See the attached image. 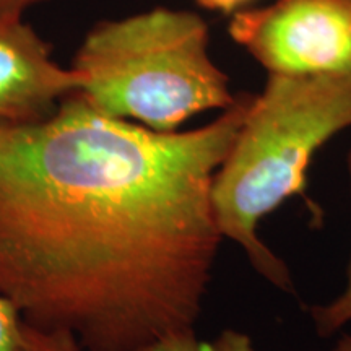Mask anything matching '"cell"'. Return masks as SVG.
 Here are the masks:
<instances>
[{"mask_svg": "<svg viewBox=\"0 0 351 351\" xmlns=\"http://www.w3.org/2000/svg\"><path fill=\"white\" fill-rule=\"evenodd\" d=\"M70 69L77 93L119 119L160 132L236 101L230 77L210 54V28L199 13L155 7L103 20L86 33Z\"/></svg>", "mask_w": 351, "mask_h": 351, "instance_id": "3957f363", "label": "cell"}, {"mask_svg": "<svg viewBox=\"0 0 351 351\" xmlns=\"http://www.w3.org/2000/svg\"><path fill=\"white\" fill-rule=\"evenodd\" d=\"M43 2L46 0H0V26L21 21L29 8Z\"/></svg>", "mask_w": 351, "mask_h": 351, "instance_id": "30bf717a", "label": "cell"}, {"mask_svg": "<svg viewBox=\"0 0 351 351\" xmlns=\"http://www.w3.org/2000/svg\"><path fill=\"white\" fill-rule=\"evenodd\" d=\"M330 351H351V332H340Z\"/></svg>", "mask_w": 351, "mask_h": 351, "instance_id": "7c38bea8", "label": "cell"}, {"mask_svg": "<svg viewBox=\"0 0 351 351\" xmlns=\"http://www.w3.org/2000/svg\"><path fill=\"white\" fill-rule=\"evenodd\" d=\"M351 127V73L276 75L254 95L212 186L223 239L243 249L254 270L295 295L291 271L258 236V225L289 197L304 195L315 153Z\"/></svg>", "mask_w": 351, "mask_h": 351, "instance_id": "7a4b0ae2", "label": "cell"}, {"mask_svg": "<svg viewBox=\"0 0 351 351\" xmlns=\"http://www.w3.org/2000/svg\"><path fill=\"white\" fill-rule=\"evenodd\" d=\"M350 3H351V0H350Z\"/></svg>", "mask_w": 351, "mask_h": 351, "instance_id": "4fadbf2b", "label": "cell"}, {"mask_svg": "<svg viewBox=\"0 0 351 351\" xmlns=\"http://www.w3.org/2000/svg\"><path fill=\"white\" fill-rule=\"evenodd\" d=\"M77 88V73L52 59L49 44L25 20L0 26V119H44Z\"/></svg>", "mask_w": 351, "mask_h": 351, "instance_id": "5b68a950", "label": "cell"}, {"mask_svg": "<svg viewBox=\"0 0 351 351\" xmlns=\"http://www.w3.org/2000/svg\"><path fill=\"white\" fill-rule=\"evenodd\" d=\"M228 34L276 75L351 73L350 0H274L232 13Z\"/></svg>", "mask_w": 351, "mask_h": 351, "instance_id": "277c9868", "label": "cell"}, {"mask_svg": "<svg viewBox=\"0 0 351 351\" xmlns=\"http://www.w3.org/2000/svg\"><path fill=\"white\" fill-rule=\"evenodd\" d=\"M252 96L191 130L108 116L77 91L44 119H0V296L83 351L195 330L223 241L213 179Z\"/></svg>", "mask_w": 351, "mask_h": 351, "instance_id": "6da1fadb", "label": "cell"}, {"mask_svg": "<svg viewBox=\"0 0 351 351\" xmlns=\"http://www.w3.org/2000/svg\"><path fill=\"white\" fill-rule=\"evenodd\" d=\"M148 351H256L251 335L226 328L212 341H202L195 330L171 335Z\"/></svg>", "mask_w": 351, "mask_h": 351, "instance_id": "52a82bcc", "label": "cell"}, {"mask_svg": "<svg viewBox=\"0 0 351 351\" xmlns=\"http://www.w3.org/2000/svg\"><path fill=\"white\" fill-rule=\"evenodd\" d=\"M21 322L19 309L0 296V351H19Z\"/></svg>", "mask_w": 351, "mask_h": 351, "instance_id": "9c48e42d", "label": "cell"}, {"mask_svg": "<svg viewBox=\"0 0 351 351\" xmlns=\"http://www.w3.org/2000/svg\"><path fill=\"white\" fill-rule=\"evenodd\" d=\"M19 351H83L69 333H47L21 322Z\"/></svg>", "mask_w": 351, "mask_h": 351, "instance_id": "ba28073f", "label": "cell"}, {"mask_svg": "<svg viewBox=\"0 0 351 351\" xmlns=\"http://www.w3.org/2000/svg\"><path fill=\"white\" fill-rule=\"evenodd\" d=\"M346 169L351 192V150L346 156ZM309 317L313 320L314 330L322 339L339 335L343 328L351 324V261L346 271V283L343 291L324 304H314L309 307Z\"/></svg>", "mask_w": 351, "mask_h": 351, "instance_id": "8992f818", "label": "cell"}, {"mask_svg": "<svg viewBox=\"0 0 351 351\" xmlns=\"http://www.w3.org/2000/svg\"><path fill=\"white\" fill-rule=\"evenodd\" d=\"M254 0H195V3L204 10L232 15V13L247 8Z\"/></svg>", "mask_w": 351, "mask_h": 351, "instance_id": "8fae6325", "label": "cell"}]
</instances>
